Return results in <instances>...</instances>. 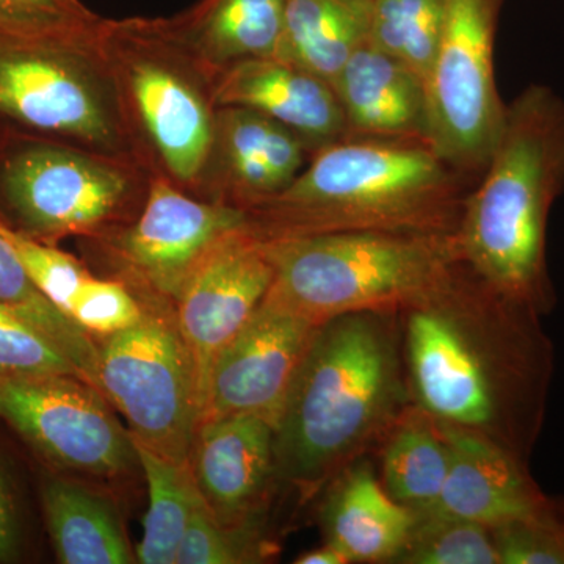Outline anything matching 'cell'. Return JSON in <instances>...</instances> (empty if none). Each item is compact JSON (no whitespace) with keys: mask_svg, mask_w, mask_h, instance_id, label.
I'll use <instances>...</instances> for the list:
<instances>
[{"mask_svg":"<svg viewBox=\"0 0 564 564\" xmlns=\"http://www.w3.org/2000/svg\"><path fill=\"white\" fill-rule=\"evenodd\" d=\"M541 315L503 299L464 263L400 313L408 384L437 422L529 459L543 426L554 350Z\"/></svg>","mask_w":564,"mask_h":564,"instance_id":"6da1fadb","label":"cell"},{"mask_svg":"<svg viewBox=\"0 0 564 564\" xmlns=\"http://www.w3.org/2000/svg\"><path fill=\"white\" fill-rule=\"evenodd\" d=\"M411 404L400 313L322 323L274 426V477L317 491L383 444Z\"/></svg>","mask_w":564,"mask_h":564,"instance_id":"7a4b0ae2","label":"cell"},{"mask_svg":"<svg viewBox=\"0 0 564 564\" xmlns=\"http://www.w3.org/2000/svg\"><path fill=\"white\" fill-rule=\"evenodd\" d=\"M475 182L421 140L344 139L314 151L276 198L247 212L259 239L333 232L451 236Z\"/></svg>","mask_w":564,"mask_h":564,"instance_id":"3957f363","label":"cell"},{"mask_svg":"<svg viewBox=\"0 0 564 564\" xmlns=\"http://www.w3.org/2000/svg\"><path fill=\"white\" fill-rule=\"evenodd\" d=\"M564 192V99L532 84L507 104L484 174L464 202L459 258L491 291L541 315L555 304L547 225Z\"/></svg>","mask_w":564,"mask_h":564,"instance_id":"277c9868","label":"cell"},{"mask_svg":"<svg viewBox=\"0 0 564 564\" xmlns=\"http://www.w3.org/2000/svg\"><path fill=\"white\" fill-rule=\"evenodd\" d=\"M263 245L273 265L267 296L315 325L369 311L402 313L462 263L455 234L333 232Z\"/></svg>","mask_w":564,"mask_h":564,"instance_id":"5b68a950","label":"cell"},{"mask_svg":"<svg viewBox=\"0 0 564 564\" xmlns=\"http://www.w3.org/2000/svg\"><path fill=\"white\" fill-rule=\"evenodd\" d=\"M99 44L141 161L191 193L214 137L215 74L170 20H106Z\"/></svg>","mask_w":564,"mask_h":564,"instance_id":"8992f818","label":"cell"},{"mask_svg":"<svg viewBox=\"0 0 564 564\" xmlns=\"http://www.w3.org/2000/svg\"><path fill=\"white\" fill-rule=\"evenodd\" d=\"M101 31L76 40L0 36V135L55 141L147 166L99 44Z\"/></svg>","mask_w":564,"mask_h":564,"instance_id":"52a82bcc","label":"cell"},{"mask_svg":"<svg viewBox=\"0 0 564 564\" xmlns=\"http://www.w3.org/2000/svg\"><path fill=\"white\" fill-rule=\"evenodd\" d=\"M152 176L124 159L0 135V220L36 242L90 239L139 214Z\"/></svg>","mask_w":564,"mask_h":564,"instance_id":"ba28073f","label":"cell"},{"mask_svg":"<svg viewBox=\"0 0 564 564\" xmlns=\"http://www.w3.org/2000/svg\"><path fill=\"white\" fill-rule=\"evenodd\" d=\"M144 314L132 328L98 340V386L132 440L188 463L202 417L195 364L176 321V304L140 292Z\"/></svg>","mask_w":564,"mask_h":564,"instance_id":"9c48e42d","label":"cell"},{"mask_svg":"<svg viewBox=\"0 0 564 564\" xmlns=\"http://www.w3.org/2000/svg\"><path fill=\"white\" fill-rule=\"evenodd\" d=\"M505 0H444L443 29L429 79V141L470 181L484 174L502 129L494 47Z\"/></svg>","mask_w":564,"mask_h":564,"instance_id":"30bf717a","label":"cell"},{"mask_svg":"<svg viewBox=\"0 0 564 564\" xmlns=\"http://www.w3.org/2000/svg\"><path fill=\"white\" fill-rule=\"evenodd\" d=\"M247 226V212L152 176L147 199L131 221L87 240L117 280L176 304L215 245Z\"/></svg>","mask_w":564,"mask_h":564,"instance_id":"8fae6325","label":"cell"},{"mask_svg":"<svg viewBox=\"0 0 564 564\" xmlns=\"http://www.w3.org/2000/svg\"><path fill=\"white\" fill-rule=\"evenodd\" d=\"M96 386L68 375H0V419L57 469L115 481L140 469L131 433Z\"/></svg>","mask_w":564,"mask_h":564,"instance_id":"7c38bea8","label":"cell"},{"mask_svg":"<svg viewBox=\"0 0 564 564\" xmlns=\"http://www.w3.org/2000/svg\"><path fill=\"white\" fill-rule=\"evenodd\" d=\"M317 328L265 296L212 367L199 423L252 414L274 429Z\"/></svg>","mask_w":564,"mask_h":564,"instance_id":"4fadbf2b","label":"cell"},{"mask_svg":"<svg viewBox=\"0 0 564 564\" xmlns=\"http://www.w3.org/2000/svg\"><path fill=\"white\" fill-rule=\"evenodd\" d=\"M265 245L250 228L215 245L176 303V321L195 364L202 413L212 367L272 288Z\"/></svg>","mask_w":564,"mask_h":564,"instance_id":"5bb4252c","label":"cell"},{"mask_svg":"<svg viewBox=\"0 0 564 564\" xmlns=\"http://www.w3.org/2000/svg\"><path fill=\"white\" fill-rule=\"evenodd\" d=\"M313 150L291 129L245 107H217L214 137L191 192L248 212L281 195Z\"/></svg>","mask_w":564,"mask_h":564,"instance_id":"9a60e30c","label":"cell"},{"mask_svg":"<svg viewBox=\"0 0 564 564\" xmlns=\"http://www.w3.org/2000/svg\"><path fill=\"white\" fill-rule=\"evenodd\" d=\"M203 502L223 525L250 524L274 478V429L252 414L202 422L188 456Z\"/></svg>","mask_w":564,"mask_h":564,"instance_id":"2e32d148","label":"cell"},{"mask_svg":"<svg viewBox=\"0 0 564 564\" xmlns=\"http://www.w3.org/2000/svg\"><path fill=\"white\" fill-rule=\"evenodd\" d=\"M440 423L451 464L440 500L430 510L492 530L529 518L547 499L524 459L481 434Z\"/></svg>","mask_w":564,"mask_h":564,"instance_id":"e0dca14e","label":"cell"},{"mask_svg":"<svg viewBox=\"0 0 564 564\" xmlns=\"http://www.w3.org/2000/svg\"><path fill=\"white\" fill-rule=\"evenodd\" d=\"M217 107H245L302 137L311 150L347 139V124L333 85L280 58H254L215 76Z\"/></svg>","mask_w":564,"mask_h":564,"instance_id":"ac0fdd59","label":"cell"},{"mask_svg":"<svg viewBox=\"0 0 564 564\" xmlns=\"http://www.w3.org/2000/svg\"><path fill=\"white\" fill-rule=\"evenodd\" d=\"M347 139L429 141L426 84L369 40L345 63L333 85Z\"/></svg>","mask_w":564,"mask_h":564,"instance_id":"d6986e66","label":"cell"},{"mask_svg":"<svg viewBox=\"0 0 564 564\" xmlns=\"http://www.w3.org/2000/svg\"><path fill=\"white\" fill-rule=\"evenodd\" d=\"M322 507L325 543L350 563H393L402 552L415 513L392 499L372 466L355 462L333 478Z\"/></svg>","mask_w":564,"mask_h":564,"instance_id":"ffe728a7","label":"cell"},{"mask_svg":"<svg viewBox=\"0 0 564 564\" xmlns=\"http://www.w3.org/2000/svg\"><path fill=\"white\" fill-rule=\"evenodd\" d=\"M41 505L58 563H137L120 511L101 489L57 475L44 480Z\"/></svg>","mask_w":564,"mask_h":564,"instance_id":"44dd1931","label":"cell"},{"mask_svg":"<svg viewBox=\"0 0 564 564\" xmlns=\"http://www.w3.org/2000/svg\"><path fill=\"white\" fill-rule=\"evenodd\" d=\"M284 7L285 0H202L170 21L217 76L236 63L276 55Z\"/></svg>","mask_w":564,"mask_h":564,"instance_id":"7402d4cb","label":"cell"},{"mask_svg":"<svg viewBox=\"0 0 564 564\" xmlns=\"http://www.w3.org/2000/svg\"><path fill=\"white\" fill-rule=\"evenodd\" d=\"M372 0H285L276 55L334 85L369 40Z\"/></svg>","mask_w":564,"mask_h":564,"instance_id":"603a6c76","label":"cell"},{"mask_svg":"<svg viewBox=\"0 0 564 564\" xmlns=\"http://www.w3.org/2000/svg\"><path fill=\"white\" fill-rule=\"evenodd\" d=\"M383 486L395 502L413 511L440 500L451 451L441 423L411 404L383 441Z\"/></svg>","mask_w":564,"mask_h":564,"instance_id":"cb8c5ba5","label":"cell"},{"mask_svg":"<svg viewBox=\"0 0 564 564\" xmlns=\"http://www.w3.org/2000/svg\"><path fill=\"white\" fill-rule=\"evenodd\" d=\"M133 444L150 494V507L143 519V538L135 549L137 563L174 564L193 510L202 502V496L188 463L172 462L135 441Z\"/></svg>","mask_w":564,"mask_h":564,"instance_id":"d4e9b609","label":"cell"},{"mask_svg":"<svg viewBox=\"0 0 564 564\" xmlns=\"http://www.w3.org/2000/svg\"><path fill=\"white\" fill-rule=\"evenodd\" d=\"M0 307L39 326L65 348L85 380L98 386V340L40 292L0 220Z\"/></svg>","mask_w":564,"mask_h":564,"instance_id":"484cf974","label":"cell"},{"mask_svg":"<svg viewBox=\"0 0 564 564\" xmlns=\"http://www.w3.org/2000/svg\"><path fill=\"white\" fill-rule=\"evenodd\" d=\"M443 18L444 0H372L369 41L426 84Z\"/></svg>","mask_w":564,"mask_h":564,"instance_id":"4316f807","label":"cell"},{"mask_svg":"<svg viewBox=\"0 0 564 564\" xmlns=\"http://www.w3.org/2000/svg\"><path fill=\"white\" fill-rule=\"evenodd\" d=\"M414 513L413 529L393 563L500 564L488 527L437 510Z\"/></svg>","mask_w":564,"mask_h":564,"instance_id":"83f0119b","label":"cell"},{"mask_svg":"<svg viewBox=\"0 0 564 564\" xmlns=\"http://www.w3.org/2000/svg\"><path fill=\"white\" fill-rule=\"evenodd\" d=\"M104 22L80 0H0V36L6 39H87Z\"/></svg>","mask_w":564,"mask_h":564,"instance_id":"f1b7e54d","label":"cell"},{"mask_svg":"<svg viewBox=\"0 0 564 564\" xmlns=\"http://www.w3.org/2000/svg\"><path fill=\"white\" fill-rule=\"evenodd\" d=\"M0 375H68L85 380L57 340L6 307H0Z\"/></svg>","mask_w":564,"mask_h":564,"instance_id":"f546056e","label":"cell"},{"mask_svg":"<svg viewBox=\"0 0 564 564\" xmlns=\"http://www.w3.org/2000/svg\"><path fill=\"white\" fill-rule=\"evenodd\" d=\"M491 532L500 564H564V500L547 497L529 518Z\"/></svg>","mask_w":564,"mask_h":564,"instance_id":"4dcf8cb0","label":"cell"},{"mask_svg":"<svg viewBox=\"0 0 564 564\" xmlns=\"http://www.w3.org/2000/svg\"><path fill=\"white\" fill-rule=\"evenodd\" d=\"M144 314V300L124 281L91 276L82 284L69 307V317L90 336L109 337L132 328Z\"/></svg>","mask_w":564,"mask_h":564,"instance_id":"1f68e13d","label":"cell"},{"mask_svg":"<svg viewBox=\"0 0 564 564\" xmlns=\"http://www.w3.org/2000/svg\"><path fill=\"white\" fill-rule=\"evenodd\" d=\"M3 231L13 243L29 276L40 292L68 315L74 296L79 292L82 284L91 276L87 265L73 254L58 250L57 245L36 242L20 232L11 231L6 223Z\"/></svg>","mask_w":564,"mask_h":564,"instance_id":"d6a6232c","label":"cell"},{"mask_svg":"<svg viewBox=\"0 0 564 564\" xmlns=\"http://www.w3.org/2000/svg\"><path fill=\"white\" fill-rule=\"evenodd\" d=\"M250 524L223 525L206 503L193 510L174 564H236L251 562Z\"/></svg>","mask_w":564,"mask_h":564,"instance_id":"836d02e7","label":"cell"},{"mask_svg":"<svg viewBox=\"0 0 564 564\" xmlns=\"http://www.w3.org/2000/svg\"><path fill=\"white\" fill-rule=\"evenodd\" d=\"M24 525L17 486L0 459V563H14L22 556Z\"/></svg>","mask_w":564,"mask_h":564,"instance_id":"e575fe53","label":"cell"},{"mask_svg":"<svg viewBox=\"0 0 564 564\" xmlns=\"http://www.w3.org/2000/svg\"><path fill=\"white\" fill-rule=\"evenodd\" d=\"M295 563L299 564H347L350 563V560L347 558L339 551V549L334 547L333 544L325 543L322 547L313 549V551L306 552V554H302L299 558L295 560Z\"/></svg>","mask_w":564,"mask_h":564,"instance_id":"d590c367","label":"cell"}]
</instances>
